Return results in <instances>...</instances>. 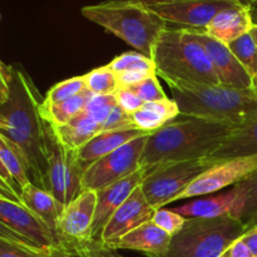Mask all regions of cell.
I'll use <instances>...</instances> for the list:
<instances>
[{"label":"cell","mask_w":257,"mask_h":257,"mask_svg":"<svg viewBox=\"0 0 257 257\" xmlns=\"http://www.w3.org/2000/svg\"><path fill=\"white\" fill-rule=\"evenodd\" d=\"M172 236L158 227L152 220L123 236L118 242L112 246L113 250L141 251L148 255H163L170 247Z\"/></svg>","instance_id":"17"},{"label":"cell","mask_w":257,"mask_h":257,"mask_svg":"<svg viewBox=\"0 0 257 257\" xmlns=\"http://www.w3.org/2000/svg\"><path fill=\"white\" fill-rule=\"evenodd\" d=\"M241 240L247 245V247L250 248V251L252 252L253 257L257 256V226L250 228V230L246 231L242 235Z\"/></svg>","instance_id":"43"},{"label":"cell","mask_w":257,"mask_h":257,"mask_svg":"<svg viewBox=\"0 0 257 257\" xmlns=\"http://www.w3.org/2000/svg\"><path fill=\"white\" fill-rule=\"evenodd\" d=\"M233 201H235V192L233 190H230L218 195L201 196L196 200L173 208V211L186 218L210 220V218H218L230 215Z\"/></svg>","instance_id":"21"},{"label":"cell","mask_w":257,"mask_h":257,"mask_svg":"<svg viewBox=\"0 0 257 257\" xmlns=\"http://www.w3.org/2000/svg\"><path fill=\"white\" fill-rule=\"evenodd\" d=\"M84 80L85 89L89 90L92 94H114L118 89L117 75L108 65L90 70L84 75Z\"/></svg>","instance_id":"28"},{"label":"cell","mask_w":257,"mask_h":257,"mask_svg":"<svg viewBox=\"0 0 257 257\" xmlns=\"http://www.w3.org/2000/svg\"><path fill=\"white\" fill-rule=\"evenodd\" d=\"M256 257H257V256H256Z\"/></svg>","instance_id":"53"},{"label":"cell","mask_w":257,"mask_h":257,"mask_svg":"<svg viewBox=\"0 0 257 257\" xmlns=\"http://www.w3.org/2000/svg\"><path fill=\"white\" fill-rule=\"evenodd\" d=\"M80 13L148 58H152L158 38L168 28L165 20L136 0H108L83 7Z\"/></svg>","instance_id":"5"},{"label":"cell","mask_w":257,"mask_h":257,"mask_svg":"<svg viewBox=\"0 0 257 257\" xmlns=\"http://www.w3.org/2000/svg\"><path fill=\"white\" fill-rule=\"evenodd\" d=\"M241 7L236 0H185L148 7L167 24L188 30H205L222 10Z\"/></svg>","instance_id":"12"},{"label":"cell","mask_w":257,"mask_h":257,"mask_svg":"<svg viewBox=\"0 0 257 257\" xmlns=\"http://www.w3.org/2000/svg\"><path fill=\"white\" fill-rule=\"evenodd\" d=\"M53 125V124H52ZM59 140L70 150L78 151L102 131V124L83 110L67 124L53 125Z\"/></svg>","instance_id":"24"},{"label":"cell","mask_w":257,"mask_h":257,"mask_svg":"<svg viewBox=\"0 0 257 257\" xmlns=\"http://www.w3.org/2000/svg\"><path fill=\"white\" fill-rule=\"evenodd\" d=\"M252 27L251 10L243 7H235L218 13L203 32L228 45L246 33H250Z\"/></svg>","instance_id":"18"},{"label":"cell","mask_w":257,"mask_h":257,"mask_svg":"<svg viewBox=\"0 0 257 257\" xmlns=\"http://www.w3.org/2000/svg\"><path fill=\"white\" fill-rule=\"evenodd\" d=\"M241 7L246 8V9L252 10L253 8L257 7V0H236Z\"/></svg>","instance_id":"48"},{"label":"cell","mask_w":257,"mask_h":257,"mask_svg":"<svg viewBox=\"0 0 257 257\" xmlns=\"http://www.w3.org/2000/svg\"><path fill=\"white\" fill-rule=\"evenodd\" d=\"M156 74L170 85H218L217 75L202 45L191 30L168 27L153 48Z\"/></svg>","instance_id":"4"},{"label":"cell","mask_w":257,"mask_h":257,"mask_svg":"<svg viewBox=\"0 0 257 257\" xmlns=\"http://www.w3.org/2000/svg\"><path fill=\"white\" fill-rule=\"evenodd\" d=\"M131 89H132L145 103L160 102V100L168 98L167 95H166L165 90L161 87L157 74L151 75V77L142 80V82L138 83L135 87H131Z\"/></svg>","instance_id":"34"},{"label":"cell","mask_w":257,"mask_h":257,"mask_svg":"<svg viewBox=\"0 0 257 257\" xmlns=\"http://www.w3.org/2000/svg\"><path fill=\"white\" fill-rule=\"evenodd\" d=\"M146 7H152V5H161V4H171V3L185 2V0H136Z\"/></svg>","instance_id":"47"},{"label":"cell","mask_w":257,"mask_h":257,"mask_svg":"<svg viewBox=\"0 0 257 257\" xmlns=\"http://www.w3.org/2000/svg\"><path fill=\"white\" fill-rule=\"evenodd\" d=\"M19 196L22 205H24L38 218H40L58 240V222L64 206L58 202L52 193L37 187L32 182L20 190Z\"/></svg>","instance_id":"20"},{"label":"cell","mask_w":257,"mask_h":257,"mask_svg":"<svg viewBox=\"0 0 257 257\" xmlns=\"http://www.w3.org/2000/svg\"><path fill=\"white\" fill-rule=\"evenodd\" d=\"M42 252L43 251L30 250L4 238H0V257H40Z\"/></svg>","instance_id":"39"},{"label":"cell","mask_w":257,"mask_h":257,"mask_svg":"<svg viewBox=\"0 0 257 257\" xmlns=\"http://www.w3.org/2000/svg\"><path fill=\"white\" fill-rule=\"evenodd\" d=\"M252 89L255 90V93L257 94V73L255 77L252 78Z\"/></svg>","instance_id":"51"},{"label":"cell","mask_w":257,"mask_h":257,"mask_svg":"<svg viewBox=\"0 0 257 257\" xmlns=\"http://www.w3.org/2000/svg\"><path fill=\"white\" fill-rule=\"evenodd\" d=\"M191 33L207 53L221 85L236 89L252 88V77L236 59L227 44L210 37L203 30H191Z\"/></svg>","instance_id":"13"},{"label":"cell","mask_w":257,"mask_h":257,"mask_svg":"<svg viewBox=\"0 0 257 257\" xmlns=\"http://www.w3.org/2000/svg\"><path fill=\"white\" fill-rule=\"evenodd\" d=\"M246 231L247 226L230 215L210 220L187 218L182 230L172 236L167 252L148 257H220Z\"/></svg>","instance_id":"6"},{"label":"cell","mask_w":257,"mask_h":257,"mask_svg":"<svg viewBox=\"0 0 257 257\" xmlns=\"http://www.w3.org/2000/svg\"><path fill=\"white\" fill-rule=\"evenodd\" d=\"M156 70H146V69H133L125 70V72L118 73V88H131L137 85L142 80L147 79L151 75H155Z\"/></svg>","instance_id":"38"},{"label":"cell","mask_w":257,"mask_h":257,"mask_svg":"<svg viewBox=\"0 0 257 257\" xmlns=\"http://www.w3.org/2000/svg\"><path fill=\"white\" fill-rule=\"evenodd\" d=\"M48 192L63 206L68 205L82 192L84 167L78 152L64 145L47 120Z\"/></svg>","instance_id":"8"},{"label":"cell","mask_w":257,"mask_h":257,"mask_svg":"<svg viewBox=\"0 0 257 257\" xmlns=\"http://www.w3.org/2000/svg\"><path fill=\"white\" fill-rule=\"evenodd\" d=\"M216 163L217 161L211 158H202L161 166L145 176L140 187L148 203L160 210L172 203L198 176Z\"/></svg>","instance_id":"7"},{"label":"cell","mask_w":257,"mask_h":257,"mask_svg":"<svg viewBox=\"0 0 257 257\" xmlns=\"http://www.w3.org/2000/svg\"><path fill=\"white\" fill-rule=\"evenodd\" d=\"M148 136L136 138L84 168L82 191H98L140 170V160Z\"/></svg>","instance_id":"9"},{"label":"cell","mask_w":257,"mask_h":257,"mask_svg":"<svg viewBox=\"0 0 257 257\" xmlns=\"http://www.w3.org/2000/svg\"><path fill=\"white\" fill-rule=\"evenodd\" d=\"M13 72H14V67L7 65L0 60V107H3L9 99Z\"/></svg>","instance_id":"40"},{"label":"cell","mask_w":257,"mask_h":257,"mask_svg":"<svg viewBox=\"0 0 257 257\" xmlns=\"http://www.w3.org/2000/svg\"><path fill=\"white\" fill-rule=\"evenodd\" d=\"M0 222L42 248L59 246L48 226L22 203L0 197Z\"/></svg>","instance_id":"15"},{"label":"cell","mask_w":257,"mask_h":257,"mask_svg":"<svg viewBox=\"0 0 257 257\" xmlns=\"http://www.w3.org/2000/svg\"><path fill=\"white\" fill-rule=\"evenodd\" d=\"M43 98L29 75L14 68L8 102L0 107V135L18 150L33 185L48 191L47 120Z\"/></svg>","instance_id":"1"},{"label":"cell","mask_w":257,"mask_h":257,"mask_svg":"<svg viewBox=\"0 0 257 257\" xmlns=\"http://www.w3.org/2000/svg\"><path fill=\"white\" fill-rule=\"evenodd\" d=\"M235 201L230 216L248 227L257 217V171L233 186Z\"/></svg>","instance_id":"25"},{"label":"cell","mask_w":257,"mask_h":257,"mask_svg":"<svg viewBox=\"0 0 257 257\" xmlns=\"http://www.w3.org/2000/svg\"><path fill=\"white\" fill-rule=\"evenodd\" d=\"M83 90H85L84 75L69 78V79H65L63 82H59L55 85H53L47 92L45 97L43 98V104H58V103L64 102V100L70 99V98L80 94Z\"/></svg>","instance_id":"30"},{"label":"cell","mask_w":257,"mask_h":257,"mask_svg":"<svg viewBox=\"0 0 257 257\" xmlns=\"http://www.w3.org/2000/svg\"><path fill=\"white\" fill-rule=\"evenodd\" d=\"M145 136H150V133L143 132L138 128L99 132L89 142L85 143L83 147L77 151L78 157H79L83 167L85 168L88 165L99 160L100 157H104L105 155L113 152L117 148L122 147L125 143L131 142L136 138L145 137Z\"/></svg>","instance_id":"19"},{"label":"cell","mask_w":257,"mask_h":257,"mask_svg":"<svg viewBox=\"0 0 257 257\" xmlns=\"http://www.w3.org/2000/svg\"><path fill=\"white\" fill-rule=\"evenodd\" d=\"M236 130L228 123L180 115L148 136L140 168L147 175L161 166L208 158Z\"/></svg>","instance_id":"2"},{"label":"cell","mask_w":257,"mask_h":257,"mask_svg":"<svg viewBox=\"0 0 257 257\" xmlns=\"http://www.w3.org/2000/svg\"><path fill=\"white\" fill-rule=\"evenodd\" d=\"M180 115L241 128L257 118V94L252 88L236 89L223 85H170Z\"/></svg>","instance_id":"3"},{"label":"cell","mask_w":257,"mask_h":257,"mask_svg":"<svg viewBox=\"0 0 257 257\" xmlns=\"http://www.w3.org/2000/svg\"><path fill=\"white\" fill-rule=\"evenodd\" d=\"M146 172L138 170L132 175L122 178L118 182L103 188L97 192V206H95L94 220L92 226V238L98 241L103 228L113 216V213L125 202L128 197L138 188L145 178Z\"/></svg>","instance_id":"16"},{"label":"cell","mask_w":257,"mask_h":257,"mask_svg":"<svg viewBox=\"0 0 257 257\" xmlns=\"http://www.w3.org/2000/svg\"><path fill=\"white\" fill-rule=\"evenodd\" d=\"M0 197L7 198V200H10V201H14V202H18V203H22L19 193H18L17 191L13 190L10 186H8L7 182L3 181L2 178H0Z\"/></svg>","instance_id":"44"},{"label":"cell","mask_w":257,"mask_h":257,"mask_svg":"<svg viewBox=\"0 0 257 257\" xmlns=\"http://www.w3.org/2000/svg\"><path fill=\"white\" fill-rule=\"evenodd\" d=\"M257 171V156L238 157L220 161L207 171L198 176L182 193L173 200V202L187 198L212 195L226 187L242 182L245 178Z\"/></svg>","instance_id":"11"},{"label":"cell","mask_w":257,"mask_h":257,"mask_svg":"<svg viewBox=\"0 0 257 257\" xmlns=\"http://www.w3.org/2000/svg\"><path fill=\"white\" fill-rule=\"evenodd\" d=\"M220 257H253V255L247 245L240 237L235 242L231 243Z\"/></svg>","instance_id":"42"},{"label":"cell","mask_w":257,"mask_h":257,"mask_svg":"<svg viewBox=\"0 0 257 257\" xmlns=\"http://www.w3.org/2000/svg\"><path fill=\"white\" fill-rule=\"evenodd\" d=\"M115 105H117V99H115L114 94H92V97L88 99L84 112L88 113L98 123L103 124V122L107 119V117L110 114Z\"/></svg>","instance_id":"32"},{"label":"cell","mask_w":257,"mask_h":257,"mask_svg":"<svg viewBox=\"0 0 257 257\" xmlns=\"http://www.w3.org/2000/svg\"><path fill=\"white\" fill-rule=\"evenodd\" d=\"M0 178H2L3 181H5V182H7V185L10 186L13 190L17 191V192L19 193V188H18L17 183L14 182V180H13V177L10 176L9 171L7 170V167L4 166V163L2 162V160H0Z\"/></svg>","instance_id":"46"},{"label":"cell","mask_w":257,"mask_h":257,"mask_svg":"<svg viewBox=\"0 0 257 257\" xmlns=\"http://www.w3.org/2000/svg\"><path fill=\"white\" fill-rule=\"evenodd\" d=\"M114 97L117 99V104L131 115L145 104V102L131 88H118L117 92L114 93Z\"/></svg>","instance_id":"37"},{"label":"cell","mask_w":257,"mask_h":257,"mask_svg":"<svg viewBox=\"0 0 257 257\" xmlns=\"http://www.w3.org/2000/svg\"><path fill=\"white\" fill-rule=\"evenodd\" d=\"M74 255L78 257H123L117 252V250L107 247L95 240L88 241L84 245L75 248Z\"/></svg>","instance_id":"36"},{"label":"cell","mask_w":257,"mask_h":257,"mask_svg":"<svg viewBox=\"0 0 257 257\" xmlns=\"http://www.w3.org/2000/svg\"><path fill=\"white\" fill-rule=\"evenodd\" d=\"M228 48L236 59L242 64L251 77L257 73V43L251 33H246L242 37L228 44Z\"/></svg>","instance_id":"29"},{"label":"cell","mask_w":257,"mask_h":257,"mask_svg":"<svg viewBox=\"0 0 257 257\" xmlns=\"http://www.w3.org/2000/svg\"><path fill=\"white\" fill-rule=\"evenodd\" d=\"M0 238H4V240L10 241V242H14L17 245L23 246V247H27L30 248V250H34V251H44L45 248L39 247L38 245H35L34 242H32L30 240H28L27 237L24 236L19 235L15 231H13L12 228H9L8 226H5L4 223L0 222Z\"/></svg>","instance_id":"41"},{"label":"cell","mask_w":257,"mask_h":257,"mask_svg":"<svg viewBox=\"0 0 257 257\" xmlns=\"http://www.w3.org/2000/svg\"><path fill=\"white\" fill-rule=\"evenodd\" d=\"M40 257H78V256L68 252V251H65L64 248L59 247V246H53V247H49L47 248V250L43 251Z\"/></svg>","instance_id":"45"},{"label":"cell","mask_w":257,"mask_h":257,"mask_svg":"<svg viewBox=\"0 0 257 257\" xmlns=\"http://www.w3.org/2000/svg\"><path fill=\"white\" fill-rule=\"evenodd\" d=\"M0 160L4 163L7 170L9 171L10 176L17 183L20 192L23 187L30 183L27 167H25L24 161H23L22 156L18 152L17 148L2 135H0Z\"/></svg>","instance_id":"27"},{"label":"cell","mask_w":257,"mask_h":257,"mask_svg":"<svg viewBox=\"0 0 257 257\" xmlns=\"http://www.w3.org/2000/svg\"><path fill=\"white\" fill-rule=\"evenodd\" d=\"M152 221L168 235L175 236L176 233L182 230L187 218L181 216L180 213L175 212L173 210L160 208V210H156Z\"/></svg>","instance_id":"33"},{"label":"cell","mask_w":257,"mask_h":257,"mask_svg":"<svg viewBox=\"0 0 257 257\" xmlns=\"http://www.w3.org/2000/svg\"><path fill=\"white\" fill-rule=\"evenodd\" d=\"M90 97H92V93L85 89L80 94L64 100V102L58 103V104L44 105L42 102L40 110H42V114L45 120L58 127V125L67 124L75 115L82 113Z\"/></svg>","instance_id":"26"},{"label":"cell","mask_w":257,"mask_h":257,"mask_svg":"<svg viewBox=\"0 0 257 257\" xmlns=\"http://www.w3.org/2000/svg\"><path fill=\"white\" fill-rule=\"evenodd\" d=\"M255 226H257V217L255 218V220L252 221V222L250 223V225H248V227H247V230H250V228H252V227H255Z\"/></svg>","instance_id":"52"},{"label":"cell","mask_w":257,"mask_h":257,"mask_svg":"<svg viewBox=\"0 0 257 257\" xmlns=\"http://www.w3.org/2000/svg\"><path fill=\"white\" fill-rule=\"evenodd\" d=\"M257 156V118L245 127L237 128L208 158L225 161Z\"/></svg>","instance_id":"23"},{"label":"cell","mask_w":257,"mask_h":257,"mask_svg":"<svg viewBox=\"0 0 257 257\" xmlns=\"http://www.w3.org/2000/svg\"><path fill=\"white\" fill-rule=\"evenodd\" d=\"M251 17H252L253 24H257V7L251 10Z\"/></svg>","instance_id":"49"},{"label":"cell","mask_w":257,"mask_h":257,"mask_svg":"<svg viewBox=\"0 0 257 257\" xmlns=\"http://www.w3.org/2000/svg\"><path fill=\"white\" fill-rule=\"evenodd\" d=\"M108 67H109L115 74L125 72V70L133 69L156 70L152 59L146 57V55L141 54V53L138 52H125L123 53V54L117 55V57L108 64Z\"/></svg>","instance_id":"31"},{"label":"cell","mask_w":257,"mask_h":257,"mask_svg":"<svg viewBox=\"0 0 257 257\" xmlns=\"http://www.w3.org/2000/svg\"><path fill=\"white\" fill-rule=\"evenodd\" d=\"M130 128H136L132 122L131 114L125 113L119 105H115L110 114L108 115L107 119L103 122L102 131L100 132H107V131H120V130H130Z\"/></svg>","instance_id":"35"},{"label":"cell","mask_w":257,"mask_h":257,"mask_svg":"<svg viewBox=\"0 0 257 257\" xmlns=\"http://www.w3.org/2000/svg\"><path fill=\"white\" fill-rule=\"evenodd\" d=\"M97 192L82 191L73 201L63 207L58 222L57 237L59 247L74 255V250L92 238Z\"/></svg>","instance_id":"10"},{"label":"cell","mask_w":257,"mask_h":257,"mask_svg":"<svg viewBox=\"0 0 257 257\" xmlns=\"http://www.w3.org/2000/svg\"><path fill=\"white\" fill-rule=\"evenodd\" d=\"M155 212L156 210L148 203L141 187L136 188L135 192L113 213L98 241L107 247H112L128 232L152 220Z\"/></svg>","instance_id":"14"},{"label":"cell","mask_w":257,"mask_h":257,"mask_svg":"<svg viewBox=\"0 0 257 257\" xmlns=\"http://www.w3.org/2000/svg\"><path fill=\"white\" fill-rule=\"evenodd\" d=\"M131 117L136 128L152 135L180 117V109L175 100L166 98L160 102L145 103Z\"/></svg>","instance_id":"22"},{"label":"cell","mask_w":257,"mask_h":257,"mask_svg":"<svg viewBox=\"0 0 257 257\" xmlns=\"http://www.w3.org/2000/svg\"><path fill=\"white\" fill-rule=\"evenodd\" d=\"M250 33H251V34H252V37L255 38V40H256V43H257V24H253V27L251 28Z\"/></svg>","instance_id":"50"}]
</instances>
